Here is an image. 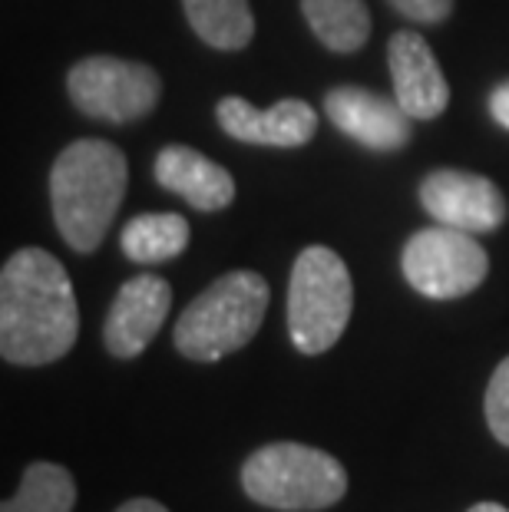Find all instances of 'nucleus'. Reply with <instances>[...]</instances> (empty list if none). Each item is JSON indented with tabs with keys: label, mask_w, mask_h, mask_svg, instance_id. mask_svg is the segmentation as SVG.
I'll use <instances>...</instances> for the list:
<instances>
[{
	"label": "nucleus",
	"mask_w": 509,
	"mask_h": 512,
	"mask_svg": "<svg viewBox=\"0 0 509 512\" xmlns=\"http://www.w3.org/2000/svg\"><path fill=\"white\" fill-rule=\"evenodd\" d=\"M80 334V308L67 268L43 248H20L0 271V354L7 364L43 367L67 357Z\"/></svg>",
	"instance_id": "1"
},
{
	"label": "nucleus",
	"mask_w": 509,
	"mask_h": 512,
	"mask_svg": "<svg viewBox=\"0 0 509 512\" xmlns=\"http://www.w3.org/2000/svg\"><path fill=\"white\" fill-rule=\"evenodd\" d=\"M126 156L106 139H77L50 169L53 222L73 252H96L126 195Z\"/></svg>",
	"instance_id": "2"
},
{
	"label": "nucleus",
	"mask_w": 509,
	"mask_h": 512,
	"mask_svg": "<svg viewBox=\"0 0 509 512\" xmlns=\"http://www.w3.org/2000/svg\"><path fill=\"white\" fill-rule=\"evenodd\" d=\"M268 281L258 271H229L212 281L176 321V347L182 357L215 364L252 341L268 311Z\"/></svg>",
	"instance_id": "3"
},
{
	"label": "nucleus",
	"mask_w": 509,
	"mask_h": 512,
	"mask_svg": "<svg viewBox=\"0 0 509 512\" xmlns=\"http://www.w3.org/2000/svg\"><path fill=\"white\" fill-rule=\"evenodd\" d=\"M242 489L258 506L314 512L341 503L348 493V470L318 446L268 443L245 460Z\"/></svg>",
	"instance_id": "4"
},
{
	"label": "nucleus",
	"mask_w": 509,
	"mask_h": 512,
	"mask_svg": "<svg viewBox=\"0 0 509 512\" xmlns=\"http://www.w3.org/2000/svg\"><path fill=\"white\" fill-rule=\"evenodd\" d=\"M354 311L351 271L338 252L311 245L288 281V334L301 354H324L341 341Z\"/></svg>",
	"instance_id": "5"
},
{
	"label": "nucleus",
	"mask_w": 509,
	"mask_h": 512,
	"mask_svg": "<svg viewBox=\"0 0 509 512\" xmlns=\"http://www.w3.org/2000/svg\"><path fill=\"white\" fill-rule=\"evenodd\" d=\"M404 278L417 294L453 301L476 291L490 275V258L470 232L450 225L420 228L404 245Z\"/></svg>",
	"instance_id": "6"
},
{
	"label": "nucleus",
	"mask_w": 509,
	"mask_h": 512,
	"mask_svg": "<svg viewBox=\"0 0 509 512\" xmlns=\"http://www.w3.org/2000/svg\"><path fill=\"white\" fill-rule=\"evenodd\" d=\"M77 110L103 123H136L156 110L162 80L153 67L119 57H86L67 73Z\"/></svg>",
	"instance_id": "7"
},
{
	"label": "nucleus",
	"mask_w": 509,
	"mask_h": 512,
	"mask_svg": "<svg viewBox=\"0 0 509 512\" xmlns=\"http://www.w3.org/2000/svg\"><path fill=\"white\" fill-rule=\"evenodd\" d=\"M420 205L437 225L480 235L506 222V199L496 182L463 169H437L420 182Z\"/></svg>",
	"instance_id": "8"
},
{
	"label": "nucleus",
	"mask_w": 509,
	"mask_h": 512,
	"mask_svg": "<svg viewBox=\"0 0 509 512\" xmlns=\"http://www.w3.org/2000/svg\"><path fill=\"white\" fill-rule=\"evenodd\" d=\"M172 308V288L159 275H136L116 291L103 324L106 351L119 361L139 357L153 344Z\"/></svg>",
	"instance_id": "9"
},
{
	"label": "nucleus",
	"mask_w": 509,
	"mask_h": 512,
	"mask_svg": "<svg viewBox=\"0 0 509 512\" xmlns=\"http://www.w3.org/2000/svg\"><path fill=\"white\" fill-rule=\"evenodd\" d=\"M324 110L344 136H351L354 143L371 152H397L414 136L410 129L414 116L391 96L371 93L364 86H334L324 96Z\"/></svg>",
	"instance_id": "10"
},
{
	"label": "nucleus",
	"mask_w": 509,
	"mask_h": 512,
	"mask_svg": "<svg viewBox=\"0 0 509 512\" xmlns=\"http://www.w3.org/2000/svg\"><path fill=\"white\" fill-rule=\"evenodd\" d=\"M215 116L225 133L248 146L298 149L318 133V116L305 100H278L268 110H258L242 96H225L215 106Z\"/></svg>",
	"instance_id": "11"
},
{
	"label": "nucleus",
	"mask_w": 509,
	"mask_h": 512,
	"mask_svg": "<svg viewBox=\"0 0 509 512\" xmlns=\"http://www.w3.org/2000/svg\"><path fill=\"white\" fill-rule=\"evenodd\" d=\"M394 100L414 119H437L450 103V83L443 76L430 43L414 30H397L387 43Z\"/></svg>",
	"instance_id": "12"
},
{
	"label": "nucleus",
	"mask_w": 509,
	"mask_h": 512,
	"mask_svg": "<svg viewBox=\"0 0 509 512\" xmlns=\"http://www.w3.org/2000/svg\"><path fill=\"white\" fill-rule=\"evenodd\" d=\"M153 176L162 189L182 195L192 209L219 212L235 199L232 172L189 146H166L156 156Z\"/></svg>",
	"instance_id": "13"
},
{
	"label": "nucleus",
	"mask_w": 509,
	"mask_h": 512,
	"mask_svg": "<svg viewBox=\"0 0 509 512\" xmlns=\"http://www.w3.org/2000/svg\"><path fill=\"white\" fill-rule=\"evenodd\" d=\"M189 222L176 212H153V215H136L133 222L123 228V255L139 265H162L186 252L189 245Z\"/></svg>",
	"instance_id": "14"
},
{
	"label": "nucleus",
	"mask_w": 509,
	"mask_h": 512,
	"mask_svg": "<svg viewBox=\"0 0 509 512\" xmlns=\"http://www.w3.org/2000/svg\"><path fill=\"white\" fill-rule=\"evenodd\" d=\"M301 14L324 47L354 53L371 40V14L364 0H301Z\"/></svg>",
	"instance_id": "15"
},
{
	"label": "nucleus",
	"mask_w": 509,
	"mask_h": 512,
	"mask_svg": "<svg viewBox=\"0 0 509 512\" xmlns=\"http://www.w3.org/2000/svg\"><path fill=\"white\" fill-rule=\"evenodd\" d=\"M189 27L215 50H245L255 37L248 0H182Z\"/></svg>",
	"instance_id": "16"
},
{
	"label": "nucleus",
	"mask_w": 509,
	"mask_h": 512,
	"mask_svg": "<svg viewBox=\"0 0 509 512\" xmlns=\"http://www.w3.org/2000/svg\"><path fill=\"white\" fill-rule=\"evenodd\" d=\"M77 483L70 470L57 463H30L20 479L14 499H7L0 512H73Z\"/></svg>",
	"instance_id": "17"
},
{
	"label": "nucleus",
	"mask_w": 509,
	"mask_h": 512,
	"mask_svg": "<svg viewBox=\"0 0 509 512\" xmlns=\"http://www.w3.org/2000/svg\"><path fill=\"white\" fill-rule=\"evenodd\" d=\"M483 413H486V423H490L493 437L503 446H509V357L493 370L490 387H486Z\"/></svg>",
	"instance_id": "18"
},
{
	"label": "nucleus",
	"mask_w": 509,
	"mask_h": 512,
	"mask_svg": "<svg viewBox=\"0 0 509 512\" xmlns=\"http://www.w3.org/2000/svg\"><path fill=\"white\" fill-rule=\"evenodd\" d=\"M410 24H443L453 14V0H387Z\"/></svg>",
	"instance_id": "19"
},
{
	"label": "nucleus",
	"mask_w": 509,
	"mask_h": 512,
	"mask_svg": "<svg viewBox=\"0 0 509 512\" xmlns=\"http://www.w3.org/2000/svg\"><path fill=\"white\" fill-rule=\"evenodd\" d=\"M490 113L503 129H509V80H503L496 90L490 93Z\"/></svg>",
	"instance_id": "20"
},
{
	"label": "nucleus",
	"mask_w": 509,
	"mask_h": 512,
	"mask_svg": "<svg viewBox=\"0 0 509 512\" xmlns=\"http://www.w3.org/2000/svg\"><path fill=\"white\" fill-rule=\"evenodd\" d=\"M116 512H169V509L162 503H156V499L139 496V499H129V503H123Z\"/></svg>",
	"instance_id": "21"
},
{
	"label": "nucleus",
	"mask_w": 509,
	"mask_h": 512,
	"mask_svg": "<svg viewBox=\"0 0 509 512\" xmlns=\"http://www.w3.org/2000/svg\"><path fill=\"white\" fill-rule=\"evenodd\" d=\"M467 512H509V509L500 506V503H476V506H470Z\"/></svg>",
	"instance_id": "22"
}]
</instances>
